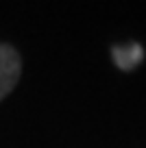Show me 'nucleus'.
<instances>
[{"label": "nucleus", "mask_w": 146, "mask_h": 148, "mask_svg": "<svg viewBox=\"0 0 146 148\" xmlns=\"http://www.w3.org/2000/svg\"><path fill=\"white\" fill-rule=\"evenodd\" d=\"M111 55H114V63L120 70H133L144 59V48L140 44H120L111 48Z\"/></svg>", "instance_id": "f03ea898"}, {"label": "nucleus", "mask_w": 146, "mask_h": 148, "mask_svg": "<svg viewBox=\"0 0 146 148\" xmlns=\"http://www.w3.org/2000/svg\"><path fill=\"white\" fill-rule=\"evenodd\" d=\"M20 70H22V61L18 50L9 44H0V100L9 96V92L15 87Z\"/></svg>", "instance_id": "f257e3e1"}]
</instances>
